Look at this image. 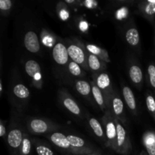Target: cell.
<instances>
[{"instance_id":"8","label":"cell","mask_w":155,"mask_h":155,"mask_svg":"<svg viewBox=\"0 0 155 155\" xmlns=\"http://www.w3.org/2000/svg\"><path fill=\"white\" fill-rule=\"evenodd\" d=\"M25 71L27 75L32 78L35 86L40 89L42 87V74L41 68L37 61L34 60H29L25 63Z\"/></svg>"},{"instance_id":"9","label":"cell","mask_w":155,"mask_h":155,"mask_svg":"<svg viewBox=\"0 0 155 155\" xmlns=\"http://www.w3.org/2000/svg\"><path fill=\"white\" fill-rule=\"evenodd\" d=\"M59 99L61 102L62 105L65 107V109L68 110L70 113L75 116H81V109L77 103L74 101V98L64 90H60L59 92Z\"/></svg>"},{"instance_id":"26","label":"cell","mask_w":155,"mask_h":155,"mask_svg":"<svg viewBox=\"0 0 155 155\" xmlns=\"http://www.w3.org/2000/svg\"><path fill=\"white\" fill-rule=\"evenodd\" d=\"M32 148V142L28 136H24L23 139L22 145H21L20 155H30Z\"/></svg>"},{"instance_id":"11","label":"cell","mask_w":155,"mask_h":155,"mask_svg":"<svg viewBox=\"0 0 155 155\" xmlns=\"http://www.w3.org/2000/svg\"><path fill=\"white\" fill-rule=\"evenodd\" d=\"M70 144L74 148H75L80 152V154H92L93 149L89 145H88L86 140L79 136L74 135H68L67 136Z\"/></svg>"},{"instance_id":"21","label":"cell","mask_w":155,"mask_h":155,"mask_svg":"<svg viewBox=\"0 0 155 155\" xmlns=\"http://www.w3.org/2000/svg\"><path fill=\"white\" fill-rule=\"evenodd\" d=\"M86 48L88 52L94 54V55H96L100 59L104 61L105 63L110 61L108 53L104 48H101L97 45H92V44H86Z\"/></svg>"},{"instance_id":"24","label":"cell","mask_w":155,"mask_h":155,"mask_svg":"<svg viewBox=\"0 0 155 155\" xmlns=\"http://www.w3.org/2000/svg\"><path fill=\"white\" fill-rule=\"evenodd\" d=\"M76 89L83 96L89 97L92 93V86L90 83L85 80H77L76 82Z\"/></svg>"},{"instance_id":"22","label":"cell","mask_w":155,"mask_h":155,"mask_svg":"<svg viewBox=\"0 0 155 155\" xmlns=\"http://www.w3.org/2000/svg\"><path fill=\"white\" fill-rule=\"evenodd\" d=\"M89 124L95 136L99 138L100 139H101L104 142V144H106V136L104 127L100 124L99 121L94 117H89Z\"/></svg>"},{"instance_id":"16","label":"cell","mask_w":155,"mask_h":155,"mask_svg":"<svg viewBox=\"0 0 155 155\" xmlns=\"http://www.w3.org/2000/svg\"><path fill=\"white\" fill-rule=\"evenodd\" d=\"M142 142L148 155H155V132H145L142 136Z\"/></svg>"},{"instance_id":"15","label":"cell","mask_w":155,"mask_h":155,"mask_svg":"<svg viewBox=\"0 0 155 155\" xmlns=\"http://www.w3.org/2000/svg\"><path fill=\"white\" fill-rule=\"evenodd\" d=\"M125 39L127 43L133 48H139L140 45V36L134 25L128 27L125 32Z\"/></svg>"},{"instance_id":"7","label":"cell","mask_w":155,"mask_h":155,"mask_svg":"<svg viewBox=\"0 0 155 155\" xmlns=\"http://www.w3.org/2000/svg\"><path fill=\"white\" fill-rule=\"evenodd\" d=\"M24 137V135L22 130L18 127L11 129L10 131L8 133L7 142L9 148L12 151L20 154Z\"/></svg>"},{"instance_id":"14","label":"cell","mask_w":155,"mask_h":155,"mask_svg":"<svg viewBox=\"0 0 155 155\" xmlns=\"http://www.w3.org/2000/svg\"><path fill=\"white\" fill-rule=\"evenodd\" d=\"M139 13L150 22H154L155 17V1L147 0L139 4Z\"/></svg>"},{"instance_id":"10","label":"cell","mask_w":155,"mask_h":155,"mask_svg":"<svg viewBox=\"0 0 155 155\" xmlns=\"http://www.w3.org/2000/svg\"><path fill=\"white\" fill-rule=\"evenodd\" d=\"M52 57L54 61L59 65H65L69 61L68 47L62 42H58L53 46Z\"/></svg>"},{"instance_id":"3","label":"cell","mask_w":155,"mask_h":155,"mask_svg":"<svg viewBox=\"0 0 155 155\" xmlns=\"http://www.w3.org/2000/svg\"><path fill=\"white\" fill-rule=\"evenodd\" d=\"M107 110H110L115 118L122 124H126V117L124 115V101L120 97L115 93L110 94L104 96Z\"/></svg>"},{"instance_id":"13","label":"cell","mask_w":155,"mask_h":155,"mask_svg":"<svg viewBox=\"0 0 155 155\" xmlns=\"http://www.w3.org/2000/svg\"><path fill=\"white\" fill-rule=\"evenodd\" d=\"M24 46L30 52L37 53L40 50V43L37 34L35 32L28 31L24 35Z\"/></svg>"},{"instance_id":"29","label":"cell","mask_w":155,"mask_h":155,"mask_svg":"<svg viewBox=\"0 0 155 155\" xmlns=\"http://www.w3.org/2000/svg\"><path fill=\"white\" fill-rule=\"evenodd\" d=\"M148 75L150 85L155 89V64H150L148 68Z\"/></svg>"},{"instance_id":"19","label":"cell","mask_w":155,"mask_h":155,"mask_svg":"<svg viewBox=\"0 0 155 155\" xmlns=\"http://www.w3.org/2000/svg\"><path fill=\"white\" fill-rule=\"evenodd\" d=\"M123 96H124L126 104L128 106L129 108L130 109V110L133 113L136 114L137 105H136V98H135L133 90L130 87H128V86H124L123 87Z\"/></svg>"},{"instance_id":"31","label":"cell","mask_w":155,"mask_h":155,"mask_svg":"<svg viewBox=\"0 0 155 155\" xmlns=\"http://www.w3.org/2000/svg\"><path fill=\"white\" fill-rule=\"evenodd\" d=\"M6 135V127H5V125L3 124L2 121H1L0 123V136L1 137H5V136Z\"/></svg>"},{"instance_id":"2","label":"cell","mask_w":155,"mask_h":155,"mask_svg":"<svg viewBox=\"0 0 155 155\" xmlns=\"http://www.w3.org/2000/svg\"><path fill=\"white\" fill-rule=\"evenodd\" d=\"M69 58L85 70H89L88 65V51L80 42L69 43L68 45Z\"/></svg>"},{"instance_id":"5","label":"cell","mask_w":155,"mask_h":155,"mask_svg":"<svg viewBox=\"0 0 155 155\" xmlns=\"http://www.w3.org/2000/svg\"><path fill=\"white\" fill-rule=\"evenodd\" d=\"M27 126L30 133L37 135L45 134L58 128L55 124L49 121L43 119H38V118L30 120Z\"/></svg>"},{"instance_id":"32","label":"cell","mask_w":155,"mask_h":155,"mask_svg":"<svg viewBox=\"0 0 155 155\" xmlns=\"http://www.w3.org/2000/svg\"><path fill=\"white\" fill-rule=\"evenodd\" d=\"M85 5L88 8H95L96 7L97 5H98V2L95 1H86L84 2Z\"/></svg>"},{"instance_id":"17","label":"cell","mask_w":155,"mask_h":155,"mask_svg":"<svg viewBox=\"0 0 155 155\" xmlns=\"http://www.w3.org/2000/svg\"><path fill=\"white\" fill-rule=\"evenodd\" d=\"M129 76L132 83L136 86H142L143 82V73L139 65L136 64L130 65L129 68Z\"/></svg>"},{"instance_id":"27","label":"cell","mask_w":155,"mask_h":155,"mask_svg":"<svg viewBox=\"0 0 155 155\" xmlns=\"http://www.w3.org/2000/svg\"><path fill=\"white\" fill-rule=\"evenodd\" d=\"M146 105L148 111L155 120V97L151 93L147 94Z\"/></svg>"},{"instance_id":"12","label":"cell","mask_w":155,"mask_h":155,"mask_svg":"<svg viewBox=\"0 0 155 155\" xmlns=\"http://www.w3.org/2000/svg\"><path fill=\"white\" fill-rule=\"evenodd\" d=\"M95 83L96 86L102 91L104 96L114 92L110 78L107 73L101 72L100 74H97Z\"/></svg>"},{"instance_id":"25","label":"cell","mask_w":155,"mask_h":155,"mask_svg":"<svg viewBox=\"0 0 155 155\" xmlns=\"http://www.w3.org/2000/svg\"><path fill=\"white\" fill-rule=\"evenodd\" d=\"M35 149L38 155H55L54 151L48 146L40 142V141L33 140Z\"/></svg>"},{"instance_id":"30","label":"cell","mask_w":155,"mask_h":155,"mask_svg":"<svg viewBox=\"0 0 155 155\" xmlns=\"http://www.w3.org/2000/svg\"><path fill=\"white\" fill-rule=\"evenodd\" d=\"M12 7V2L11 0H1L0 1V10L2 12H9Z\"/></svg>"},{"instance_id":"18","label":"cell","mask_w":155,"mask_h":155,"mask_svg":"<svg viewBox=\"0 0 155 155\" xmlns=\"http://www.w3.org/2000/svg\"><path fill=\"white\" fill-rule=\"evenodd\" d=\"M91 86H92V95L93 96V98L95 99V102L97 103L100 108L105 112L107 110V104H106L105 98H104V93L102 91L96 86L95 82H92L91 83Z\"/></svg>"},{"instance_id":"1","label":"cell","mask_w":155,"mask_h":155,"mask_svg":"<svg viewBox=\"0 0 155 155\" xmlns=\"http://www.w3.org/2000/svg\"><path fill=\"white\" fill-rule=\"evenodd\" d=\"M101 120L106 136L105 145L116 151L117 130L114 116L110 110H107L104 112V115L101 118Z\"/></svg>"},{"instance_id":"28","label":"cell","mask_w":155,"mask_h":155,"mask_svg":"<svg viewBox=\"0 0 155 155\" xmlns=\"http://www.w3.org/2000/svg\"><path fill=\"white\" fill-rule=\"evenodd\" d=\"M68 71L72 74L73 76L75 77H81L83 75V71H82L81 67L78 64L75 63L74 61H71L68 64Z\"/></svg>"},{"instance_id":"4","label":"cell","mask_w":155,"mask_h":155,"mask_svg":"<svg viewBox=\"0 0 155 155\" xmlns=\"http://www.w3.org/2000/svg\"><path fill=\"white\" fill-rule=\"evenodd\" d=\"M115 122H116L117 130L116 152L124 155L130 154L132 150V145L128 132L126 130L122 123L120 122L117 118H115Z\"/></svg>"},{"instance_id":"33","label":"cell","mask_w":155,"mask_h":155,"mask_svg":"<svg viewBox=\"0 0 155 155\" xmlns=\"http://www.w3.org/2000/svg\"><path fill=\"white\" fill-rule=\"evenodd\" d=\"M2 92H3V84H2V79L0 80V94H2Z\"/></svg>"},{"instance_id":"34","label":"cell","mask_w":155,"mask_h":155,"mask_svg":"<svg viewBox=\"0 0 155 155\" xmlns=\"http://www.w3.org/2000/svg\"><path fill=\"white\" fill-rule=\"evenodd\" d=\"M76 2H77L74 1V0H71V1H70V0H66V1H65V3H66V4H75Z\"/></svg>"},{"instance_id":"35","label":"cell","mask_w":155,"mask_h":155,"mask_svg":"<svg viewBox=\"0 0 155 155\" xmlns=\"http://www.w3.org/2000/svg\"><path fill=\"white\" fill-rule=\"evenodd\" d=\"M86 155H99V154H86Z\"/></svg>"},{"instance_id":"6","label":"cell","mask_w":155,"mask_h":155,"mask_svg":"<svg viewBox=\"0 0 155 155\" xmlns=\"http://www.w3.org/2000/svg\"><path fill=\"white\" fill-rule=\"evenodd\" d=\"M47 137L49 139L50 142L52 144H54L55 146L58 147V148H61V149L65 150V151H68V152L73 153V154H80V152L70 144L67 136H65L62 133L54 132V133L48 135Z\"/></svg>"},{"instance_id":"20","label":"cell","mask_w":155,"mask_h":155,"mask_svg":"<svg viewBox=\"0 0 155 155\" xmlns=\"http://www.w3.org/2000/svg\"><path fill=\"white\" fill-rule=\"evenodd\" d=\"M88 65H89V70L93 72H99L106 69V64L104 61L100 59L96 55L88 54Z\"/></svg>"},{"instance_id":"23","label":"cell","mask_w":155,"mask_h":155,"mask_svg":"<svg viewBox=\"0 0 155 155\" xmlns=\"http://www.w3.org/2000/svg\"><path fill=\"white\" fill-rule=\"evenodd\" d=\"M13 93L17 98L21 100L27 99L30 95L28 88L22 83H18L14 86Z\"/></svg>"}]
</instances>
